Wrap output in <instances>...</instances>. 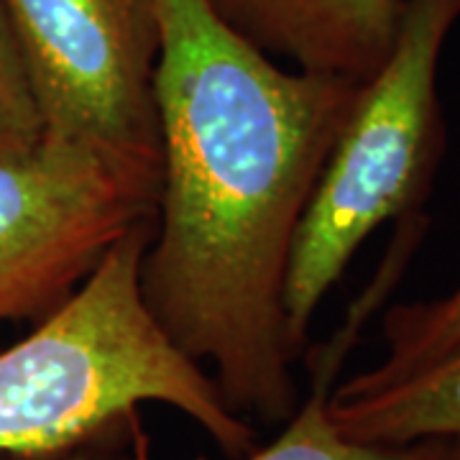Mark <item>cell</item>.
Masks as SVG:
<instances>
[{"label":"cell","mask_w":460,"mask_h":460,"mask_svg":"<svg viewBox=\"0 0 460 460\" xmlns=\"http://www.w3.org/2000/svg\"><path fill=\"white\" fill-rule=\"evenodd\" d=\"M445 460H460V440H450V447H447Z\"/></svg>","instance_id":"12"},{"label":"cell","mask_w":460,"mask_h":460,"mask_svg":"<svg viewBox=\"0 0 460 460\" xmlns=\"http://www.w3.org/2000/svg\"><path fill=\"white\" fill-rule=\"evenodd\" d=\"M159 195L65 138L0 156V328L57 313L123 235L156 220Z\"/></svg>","instance_id":"5"},{"label":"cell","mask_w":460,"mask_h":460,"mask_svg":"<svg viewBox=\"0 0 460 460\" xmlns=\"http://www.w3.org/2000/svg\"><path fill=\"white\" fill-rule=\"evenodd\" d=\"M271 59L368 83L389 57L404 0H210Z\"/></svg>","instance_id":"6"},{"label":"cell","mask_w":460,"mask_h":460,"mask_svg":"<svg viewBox=\"0 0 460 460\" xmlns=\"http://www.w3.org/2000/svg\"><path fill=\"white\" fill-rule=\"evenodd\" d=\"M386 356L378 366L335 384L332 396L356 399L417 376L460 350V287L450 295L396 305L384 317Z\"/></svg>","instance_id":"9"},{"label":"cell","mask_w":460,"mask_h":460,"mask_svg":"<svg viewBox=\"0 0 460 460\" xmlns=\"http://www.w3.org/2000/svg\"><path fill=\"white\" fill-rule=\"evenodd\" d=\"M144 450H148V435L138 410H131L77 445L51 453L49 460H138Z\"/></svg>","instance_id":"11"},{"label":"cell","mask_w":460,"mask_h":460,"mask_svg":"<svg viewBox=\"0 0 460 460\" xmlns=\"http://www.w3.org/2000/svg\"><path fill=\"white\" fill-rule=\"evenodd\" d=\"M330 417L341 435L358 443L460 440V350L374 394L330 396Z\"/></svg>","instance_id":"8"},{"label":"cell","mask_w":460,"mask_h":460,"mask_svg":"<svg viewBox=\"0 0 460 460\" xmlns=\"http://www.w3.org/2000/svg\"><path fill=\"white\" fill-rule=\"evenodd\" d=\"M414 238H399L389 259L384 261L378 277L350 307L345 323L323 345L310 353V394L296 404L295 414L284 422V429L263 447H253L238 460H445L450 440H420L410 445H371L348 440L338 432L330 417V396L341 376L348 353L361 335L366 320L374 314L378 302L392 292L394 281L402 277L404 263L410 261ZM138 460H148V450Z\"/></svg>","instance_id":"7"},{"label":"cell","mask_w":460,"mask_h":460,"mask_svg":"<svg viewBox=\"0 0 460 460\" xmlns=\"http://www.w3.org/2000/svg\"><path fill=\"white\" fill-rule=\"evenodd\" d=\"M154 228L123 235L57 313L0 348V456L59 453L148 402L190 417L230 460L256 447V428L144 305L141 259Z\"/></svg>","instance_id":"2"},{"label":"cell","mask_w":460,"mask_h":460,"mask_svg":"<svg viewBox=\"0 0 460 460\" xmlns=\"http://www.w3.org/2000/svg\"><path fill=\"white\" fill-rule=\"evenodd\" d=\"M156 13L162 195L141 296L230 410L284 425L299 404L289 256L361 83L284 69L210 0H156Z\"/></svg>","instance_id":"1"},{"label":"cell","mask_w":460,"mask_h":460,"mask_svg":"<svg viewBox=\"0 0 460 460\" xmlns=\"http://www.w3.org/2000/svg\"><path fill=\"white\" fill-rule=\"evenodd\" d=\"M460 0H404L394 44L361 84L295 235L284 284L287 338L302 358L323 299L366 238L420 215L443 159L438 69Z\"/></svg>","instance_id":"3"},{"label":"cell","mask_w":460,"mask_h":460,"mask_svg":"<svg viewBox=\"0 0 460 460\" xmlns=\"http://www.w3.org/2000/svg\"><path fill=\"white\" fill-rule=\"evenodd\" d=\"M0 460H49V456H0Z\"/></svg>","instance_id":"13"},{"label":"cell","mask_w":460,"mask_h":460,"mask_svg":"<svg viewBox=\"0 0 460 460\" xmlns=\"http://www.w3.org/2000/svg\"><path fill=\"white\" fill-rule=\"evenodd\" d=\"M44 141V118L13 26L0 3V156L29 154Z\"/></svg>","instance_id":"10"},{"label":"cell","mask_w":460,"mask_h":460,"mask_svg":"<svg viewBox=\"0 0 460 460\" xmlns=\"http://www.w3.org/2000/svg\"><path fill=\"white\" fill-rule=\"evenodd\" d=\"M29 66L44 136L162 187L156 0H0Z\"/></svg>","instance_id":"4"}]
</instances>
